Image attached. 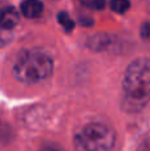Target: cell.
<instances>
[{"mask_svg":"<svg viewBox=\"0 0 150 151\" xmlns=\"http://www.w3.org/2000/svg\"><path fill=\"white\" fill-rule=\"evenodd\" d=\"M137 151H150V137L145 138L137 147Z\"/></svg>","mask_w":150,"mask_h":151,"instance_id":"obj_11","label":"cell"},{"mask_svg":"<svg viewBox=\"0 0 150 151\" xmlns=\"http://www.w3.org/2000/svg\"><path fill=\"white\" fill-rule=\"evenodd\" d=\"M116 133L105 123L92 122L81 129L73 138L76 151H112Z\"/></svg>","mask_w":150,"mask_h":151,"instance_id":"obj_3","label":"cell"},{"mask_svg":"<svg viewBox=\"0 0 150 151\" xmlns=\"http://www.w3.org/2000/svg\"><path fill=\"white\" fill-rule=\"evenodd\" d=\"M150 102V58L130 63L122 80V106L129 113L142 110Z\"/></svg>","mask_w":150,"mask_h":151,"instance_id":"obj_1","label":"cell"},{"mask_svg":"<svg viewBox=\"0 0 150 151\" xmlns=\"http://www.w3.org/2000/svg\"><path fill=\"white\" fill-rule=\"evenodd\" d=\"M141 36H142L144 39L150 37V23L142 24V27H141Z\"/></svg>","mask_w":150,"mask_h":151,"instance_id":"obj_12","label":"cell"},{"mask_svg":"<svg viewBox=\"0 0 150 151\" xmlns=\"http://www.w3.org/2000/svg\"><path fill=\"white\" fill-rule=\"evenodd\" d=\"M110 8L113 12L124 13L130 8V0H110Z\"/></svg>","mask_w":150,"mask_h":151,"instance_id":"obj_7","label":"cell"},{"mask_svg":"<svg viewBox=\"0 0 150 151\" xmlns=\"http://www.w3.org/2000/svg\"><path fill=\"white\" fill-rule=\"evenodd\" d=\"M44 5L40 0H24L20 4L21 15L27 19H37L43 15Z\"/></svg>","mask_w":150,"mask_h":151,"instance_id":"obj_5","label":"cell"},{"mask_svg":"<svg viewBox=\"0 0 150 151\" xmlns=\"http://www.w3.org/2000/svg\"><path fill=\"white\" fill-rule=\"evenodd\" d=\"M12 39H13V36H12V33H11L8 29L0 28V48L8 45L11 41H12Z\"/></svg>","mask_w":150,"mask_h":151,"instance_id":"obj_9","label":"cell"},{"mask_svg":"<svg viewBox=\"0 0 150 151\" xmlns=\"http://www.w3.org/2000/svg\"><path fill=\"white\" fill-rule=\"evenodd\" d=\"M105 0H81V4L85 8L92 11H100L105 7Z\"/></svg>","mask_w":150,"mask_h":151,"instance_id":"obj_8","label":"cell"},{"mask_svg":"<svg viewBox=\"0 0 150 151\" xmlns=\"http://www.w3.org/2000/svg\"><path fill=\"white\" fill-rule=\"evenodd\" d=\"M53 73V61L47 53L40 50H24L16 58L12 74L17 81L35 85L47 80Z\"/></svg>","mask_w":150,"mask_h":151,"instance_id":"obj_2","label":"cell"},{"mask_svg":"<svg viewBox=\"0 0 150 151\" xmlns=\"http://www.w3.org/2000/svg\"><path fill=\"white\" fill-rule=\"evenodd\" d=\"M57 20H58L60 25L63 27L65 32H68V33H69V32L73 31V28H74V21H73V19L69 16L68 12H65V11H61V12H58Z\"/></svg>","mask_w":150,"mask_h":151,"instance_id":"obj_6","label":"cell"},{"mask_svg":"<svg viewBox=\"0 0 150 151\" xmlns=\"http://www.w3.org/2000/svg\"><path fill=\"white\" fill-rule=\"evenodd\" d=\"M41 151H65L61 146H58L57 143H45L41 147Z\"/></svg>","mask_w":150,"mask_h":151,"instance_id":"obj_10","label":"cell"},{"mask_svg":"<svg viewBox=\"0 0 150 151\" xmlns=\"http://www.w3.org/2000/svg\"><path fill=\"white\" fill-rule=\"evenodd\" d=\"M19 12L13 7H4L0 9V28L11 31L19 23Z\"/></svg>","mask_w":150,"mask_h":151,"instance_id":"obj_4","label":"cell"}]
</instances>
